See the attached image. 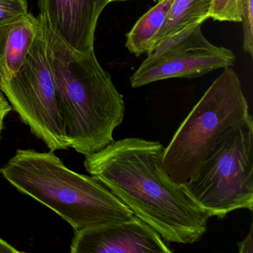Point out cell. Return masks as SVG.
<instances>
[{
  "label": "cell",
  "instance_id": "6da1fadb",
  "mask_svg": "<svg viewBox=\"0 0 253 253\" xmlns=\"http://www.w3.org/2000/svg\"><path fill=\"white\" fill-rule=\"evenodd\" d=\"M164 148L138 137L114 140L85 155L84 167L164 241L194 244L207 232L211 216L162 169Z\"/></svg>",
  "mask_w": 253,
  "mask_h": 253
},
{
  "label": "cell",
  "instance_id": "7a4b0ae2",
  "mask_svg": "<svg viewBox=\"0 0 253 253\" xmlns=\"http://www.w3.org/2000/svg\"><path fill=\"white\" fill-rule=\"evenodd\" d=\"M38 16L46 35L69 146L84 155L95 153L114 141V131L125 116L124 97L94 51L72 49Z\"/></svg>",
  "mask_w": 253,
  "mask_h": 253
},
{
  "label": "cell",
  "instance_id": "3957f363",
  "mask_svg": "<svg viewBox=\"0 0 253 253\" xmlns=\"http://www.w3.org/2000/svg\"><path fill=\"white\" fill-rule=\"evenodd\" d=\"M0 174L19 192L57 213L75 232L134 215L100 180L69 169L53 151L18 149Z\"/></svg>",
  "mask_w": 253,
  "mask_h": 253
},
{
  "label": "cell",
  "instance_id": "277c9868",
  "mask_svg": "<svg viewBox=\"0 0 253 253\" xmlns=\"http://www.w3.org/2000/svg\"><path fill=\"white\" fill-rule=\"evenodd\" d=\"M249 111L238 75L232 68H225L164 148L162 169L179 184L193 178L218 137L248 118Z\"/></svg>",
  "mask_w": 253,
  "mask_h": 253
},
{
  "label": "cell",
  "instance_id": "5b68a950",
  "mask_svg": "<svg viewBox=\"0 0 253 253\" xmlns=\"http://www.w3.org/2000/svg\"><path fill=\"white\" fill-rule=\"evenodd\" d=\"M211 217L253 208V121L251 115L226 129L195 177L183 183Z\"/></svg>",
  "mask_w": 253,
  "mask_h": 253
},
{
  "label": "cell",
  "instance_id": "8992f818",
  "mask_svg": "<svg viewBox=\"0 0 253 253\" xmlns=\"http://www.w3.org/2000/svg\"><path fill=\"white\" fill-rule=\"evenodd\" d=\"M38 19L40 29L24 64L14 76L0 80V90L32 132L54 152L70 146L45 29L39 16Z\"/></svg>",
  "mask_w": 253,
  "mask_h": 253
},
{
  "label": "cell",
  "instance_id": "52a82bcc",
  "mask_svg": "<svg viewBox=\"0 0 253 253\" xmlns=\"http://www.w3.org/2000/svg\"><path fill=\"white\" fill-rule=\"evenodd\" d=\"M130 78L132 88L171 78H196L233 66L230 49L216 46L204 37L201 24L186 28L161 41Z\"/></svg>",
  "mask_w": 253,
  "mask_h": 253
},
{
  "label": "cell",
  "instance_id": "ba28073f",
  "mask_svg": "<svg viewBox=\"0 0 253 253\" xmlns=\"http://www.w3.org/2000/svg\"><path fill=\"white\" fill-rule=\"evenodd\" d=\"M72 253H172L174 250L137 216L126 221L75 232Z\"/></svg>",
  "mask_w": 253,
  "mask_h": 253
},
{
  "label": "cell",
  "instance_id": "9c48e42d",
  "mask_svg": "<svg viewBox=\"0 0 253 253\" xmlns=\"http://www.w3.org/2000/svg\"><path fill=\"white\" fill-rule=\"evenodd\" d=\"M110 0H38L41 14L68 46L81 53L94 51L99 17Z\"/></svg>",
  "mask_w": 253,
  "mask_h": 253
},
{
  "label": "cell",
  "instance_id": "30bf717a",
  "mask_svg": "<svg viewBox=\"0 0 253 253\" xmlns=\"http://www.w3.org/2000/svg\"><path fill=\"white\" fill-rule=\"evenodd\" d=\"M40 29L31 13L0 26V80L15 75L24 64Z\"/></svg>",
  "mask_w": 253,
  "mask_h": 253
},
{
  "label": "cell",
  "instance_id": "8fae6325",
  "mask_svg": "<svg viewBox=\"0 0 253 253\" xmlns=\"http://www.w3.org/2000/svg\"><path fill=\"white\" fill-rule=\"evenodd\" d=\"M212 1L174 0L165 22L155 38L152 48L186 28L202 24L209 19Z\"/></svg>",
  "mask_w": 253,
  "mask_h": 253
},
{
  "label": "cell",
  "instance_id": "7c38bea8",
  "mask_svg": "<svg viewBox=\"0 0 253 253\" xmlns=\"http://www.w3.org/2000/svg\"><path fill=\"white\" fill-rule=\"evenodd\" d=\"M174 0H159L158 4L143 14L126 35V46L134 55L147 54L168 15Z\"/></svg>",
  "mask_w": 253,
  "mask_h": 253
},
{
  "label": "cell",
  "instance_id": "4fadbf2b",
  "mask_svg": "<svg viewBox=\"0 0 253 253\" xmlns=\"http://www.w3.org/2000/svg\"><path fill=\"white\" fill-rule=\"evenodd\" d=\"M209 18L217 21L241 22L240 0H213Z\"/></svg>",
  "mask_w": 253,
  "mask_h": 253
},
{
  "label": "cell",
  "instance_id": "5bb4252c",
  "mask_svg": "<svg viewBox=\"0 0 253 253\" xmlns=\"http://www.w3.org/2000/svg\"><path fill=\"white\" fill-rule=\"evenodd\" d=\"M241 23L243 24V48L253 55V0H240Z\"/></svg>",
  "mask_w": 253,
  "mask_h": 253
},
{
  "label": "cell",
  "instance_id": "9a60e30c",
  "mask_svg": "<svg viewBox=\"0 0 253 253\" xmlns=\"http://www.w3.org/2000/svg\"><path fill=\"white\" fill-rule=\"evenodd\" d=\"M28 13L26 0H0V26L17 20Z\"/></svg>",
  "mask_w": 253,
  "mask_h": 253
},
{
  "label": "cell",
  "instance_id": "2e32d148",
  "mask_svg": "<svg viewBox=\"0 0 253 253\" xmlns=\"http://www.w3.org/2000/svg\"><path fill=\"white\" fill-rule=\"evenodd\" d=\"M12 110V106L6 100L3 93L0 91V140L2 138V131L4 128V119Z\"/></svg>",
  "mask_w": 253,
  "mask_h": 253
},
{
  "label": "cell",
  "instance_id": "e0dca14e",
  "mask_svg": "<svg viewBox=\"0 0 253 253\" xmlns=\"http://www.w3.org/2000/svg\"><path fill=\"white\" fill-rule=\"evenodd\" d=\"M253 224L250 226V232L247 236L238 243V251L240 253H253Z\"/></svg>",
  "mask_w": 253,
  "mask_h": 253
},
{
  "label": "cell",
  "instance_id": "ac0fdd59",
  "mask_svg": "<svg viewBox=\"0 0 253 253\" xmlns=\"http://www.w3.org/2000/svg\"><path fill=\"white\" fill-rule=\"evenodd\" d=\"M20 253L19 250L15 249V247L8 244L7 241H4L3 239L0 238V253Z\"/></svg>",
  "mask_w": 253,
  "mask_h": 253
},
{
  "label": "cell",
  "instance_id": "d6986e66",
  "mask_svg": "<svg viewBox=\"0 0 253 253\" xmlns=\"http://www.w3.org/2000/svg\"><path fill=\"white\" fill-rule=\"evenodd\" d=\"M115 1H126V0H110V2H115Z\"/></svg>",
  "mask_w": 253,
  "mask_h": 253
},
{
  "label": "cell",
  "instance_id": "ffe728a7",
  "mask_svg": "<svg viewBox=\"0 0 253 253\" xmlns=\"http://www.w3.org/2000/svg\"><path fill=\"white\" fill-rule=\"evenodd\" d=\"M156 1H159V0H156Z\"/></svg>",
  "mask_w": 253,
  "mask_h": 253
}]
</instances>
